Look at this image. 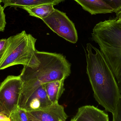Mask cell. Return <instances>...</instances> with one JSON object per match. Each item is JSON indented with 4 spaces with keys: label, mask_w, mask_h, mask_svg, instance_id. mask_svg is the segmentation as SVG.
<instances>
[{
    "label": "cell",
    "mask_w": 121,
    "mask_h": 121,
    "mask_svg": "<svg viewBox=\"0 0 121 121\" xmlns=\"http://www.w3.org/2000/svg\"><path fill=\"white\" fill-rule=\"evenodd\" d=\"M86 73L98 104L113 114L121 94L116 78L100 50L90 43L85 50Z\"/></svg>",
    "instance_id": "1"
},
{
    "label": "cell",
    "mask_w": 121,
    "mask_h": 121,
    "mask_svg": "<svg viewBox=\"0 0 121 121\" xmlns=\"http://www.w3.org/2000/svg\"><path fill=\"white\" fill-rule=\"evenodd\" d=\"M38 66H23L20 75L23 82L18 107H21L29 96L42 85L65 80L71 73V65L60 54L37 51Z\"/></svg>",
    "instance_id": "2"
},
{
    "label": "cell",
    "mask_w": 121,
    "mask_h": 121,
    "mask_svg": "<svg viewBox=\"0 0 121 121\" xmlns=\"http://www.w3.org/2000/svg\"><path fill=\"white\" fill-rule=\"evenodd\" d=\"M91 36L111 69L121 94V26L115 18H109L97 23Z\"/></svg>",
    "instance_id": "3"
},
{
    "label": "cell",
    "mask_w": 121,
    "mask_h": 121,
    "mask_svg": "<svg viewBox=\"0 0 121 121\" xmlns=\"http://www.w3.org/2000/svg\"><path fill=\"white\" fill-rule=\"evenodd\" d=\"M4 53L0 60V70L21 65L35 68L40 61L35 48L37 39L25 30L9 38Z\"/></svg>",
    "instance_id": "4"
},
{
    "label": "cell",
    "mask_w": 121,
    "mask_h": 121,
    "mask_svg": "<svg viewBox=\"0 0 121 121\" xmlns=\"http://www.w3.org/2000/svg\"><path fill=\"white\" fill-rule=\"evenodd\" d=\"M22 85L20 75L8 76L0 85V104L9 118L11 113L18 107Z\"/></svg>",
    "instance_id": "5"
},
{
    "label": "cell",
    "mask_w": 121,
    "mask_h": 121,
    "mask_svg": "<svg viewBox=\"0 0 121 121\" xmlns=\"http://www.w3.org/2000/svg\"><path fill=\"white\" fill-rule=\"evenodd\" d=\"M42 20L60 37L73 44L77 42L78 35L74 24L65 13L55 9L52 14Z\"/></svg>",
    "instance_id": "6"
},
{
    "label": "cell",
    "mask_w": 121,
    "mask_h": 121,
    "mask_svg": "<svg viewBox=\"0 0 121 121\" xmlns=\"http://www.w3.org/2000/svg\"><path fill=\"white\" fill-rule=\"evenodd\" d=\"M26 111L39 121H66L68 117L64 107L59 102L43 108Z\"/></svg>",
    "instance_id": "7"
},
{
    "label": "cell",
    "mask_w": 121,
    "mask_h": 121,
    "mask_svg": "<svg viewBox=\"0 0 121 121\" xmlns=\"http://www.w3.org/2000/svg\"><path fill=\"white\" fill-rule=\"evenodd\" d=\"M52 104L47 95L44 84L29 96L20 108L26 111H33L45 108Z\"/></svg>",
    "instance_id": "8"
},
{
    "label": "cell",
    "mask_w": 121,
    "mask_h": 121,
    "mask_svg": "<svg viewBox=\"0 0 121 121\" xmlns=\"http://www.w3.org/2000/svg\"><path fill=\"white\" fill-rule=\"evenodd\" d=\"M72 119L74 121H109L107 114L90 105L80 107L76 115Z\"/></svg>",
    "instance_id": "9"
},
{
    "label": "cell",
    "mask_w": 121,
    "mask_h": 121,
    "mask_svg": "<svg viewBox=\"0 0 121 121\" xmlns=\"http://www.w3.org/2000/svg\"><path fill=\"white\" fill-rule=\"evenodd\" d=\"M84 10L91 15L106 14L113 13V10L102 0H74Z\"/></svg>",
    "instance_id": "10"
},
{
    "label": "cell",
    "mask_w": 121,
    "mask_h": 121,
    "mask_svg": "<svg viewBox=\"0 0 121 121\" xmlns=\"http://www.w3.org/2000/svg\"><path fill=\"white\" fill-rule=\"evenodd\" d=\"M64 81L65 80H56L44 84L47 95L52 104L59 102L65 90Z\"/></svg>",
    "instance_id": "11"
},
{
    "label": "cell",
    "mask_w": 121,
    "mask_h": 121,
    "mask_svg": "<svg viewBox=\"0 0 121 121\" xmlns=\"http://www.w3.org/2000/svg\"><path fill=\"white\" fill-rule=\"evenodd\" d=\"M57 0H1L4 8L8 6L21 8L24 6H31L46 4L56 5Z\"/></svg>",
    "instance_id": "12"
},
{
    "label": "cell",
    "mask_w": 121,
    "mask_h": 121,
    "mask_svg": "<svg viewBox=\"0 0 121 121\" xmlns=\"http://www.w3.org/2000/svg\"><path fill=\"white\" fill-rule=\"evenodd\" d=\"M52 4H43L31 6H24L21 8L25 10L30 15L40 18L47 17L55 10Z\"/></svg>",
    "instance_id": "13"
},
{
    "label": "cell",
    "mask_w": 121,
    "mask_h": 121,
    "mask_svg": "<svg viewBox=\"0 0 121 121\" xmlns=\"http://www.w3.org/2000/svg\"><path fill=\"white\" fill-rule=\"evenodd\" d=\"M9 119L10 121H29L26 110L19 107L11 113Z\"/></svg>",
    "instance_id": "14"
},
{
    "label": "cell",
    "mask_w": 121,
    "mask_h": 121,
    "mask_svg": "<svg viewBox=\"0 0 121 121\" xmlns=\"http://www.w3.org/2000/svg\"><path fill=\"white\" fill-rule=\"evenodd\" d=\"M113 10V12L116 13L121 11V0H102Z\"/></svg>",
    "instance_id": "15"
},
{
    "label": "cell",
    "mask_w": 121,
    "mask_h": 121,
    "mask_svg": "<svg viewBox=\"0 0 121 121\" xmlns=\"http://www.w3.org/2000/svg\"><path fill=\"white\" fill-rule=\"evenodd\" d=\"M112 114V121H121V97L119 98L115 111Z\"/></svg>",
    "instance_id": "16"
},
{
    "label": "cell",
    "mask_w": 121,
    "mask_h": 121,
    "mask_svg": "<svg viewBox=\"0 0 121 121\" xmlns=\"http://www.w3.org/2000/svg\"><path fill=\"white\" fill-rule=\"evenodd\" d=\"M4 10L3 7L0 4V32L4 31L6 24Z\"/></svg>",
    "instance_id": "17"
},
{
    "label": "cell",
    "mask_w": 121,
    "mask_h": 121,
    "mask_svg": "<svg viewBox=\"0 0 121 121\" xmlns=\"http://www.w3.org/2000/svg\"><path fill=\"white\" fill-rule=\"evenodd\" d=\"M8 41V38L0 39V60L3 56Z\"/></svg>",
    "instance_id": "18"
},
{
    "label": "cell",
    "mask_w": 121,
    "mask_h": 121,
    "mask_svg": "<svg viewBox=\"0 0 121 121\" xmlns=\"http://www.w3.org/2000/svg\"><path fill=\"white\" fill-rule=\"evenodd\" d=\"M9 118L6 116L0 114V121H10Z\"/></svg>",
    "instance_id": "19"
},
{
    "label": "cell",
    "mask_w": 121,
    "mask_h": 121,
    "mask_svg": "<svg viewBox=\"0 0 121 121\" xmlns=\"http://www.w3.org/2000/svg\"><path fill=\"white\" fill-rule=\"evenodd\" d=\"M0 114L5 115V116L8 117L9 118V116H8V114H7V113H6V111H5V109H4V108H3V107L1 106L0 104Z\"/></svg>",
    "instance_id": "20"
},
{
    "label": "cell",
    "mask_w": 121,
    "mask_h": 121,
    "mask_svg": "<svg viewBox=\"0 0 121 121\" xmlns=\"http://www.w3.org/2000/svg\"><path fill=\"white\" fill-rule=\"evenodd\" d=\"M27 114L28 116V118H29V121H39L38 120H37V119H36L35 118H34L31 115L29 114L27 112Z\"/></svg>",
    "instance_id": "21"
},
{
    "label": "cell",
    "mask_w": 121,
    "mask_h": 121,
    "mask_svg": "<svg viewBox=\"0 0 121 121\" xmlns=\"http://www.w3.org/2000/svg\"><path fill=\"white\" fill-rule=\"evenodd\" d=\"M121 17V11L116 13V17L115 19H117Z\"/></svg>",
    "instance_id": "22"
},
{
    "label": "cell",
    "mask_w": 121,
    "mask_h": 121,
    "mask_svg": "<svg viewBox=\"0 0 121 121\" xmlns=\"http://www.w3.org/2000/svg\"><path fill=\"white\" fill-rule=\"evenodd\" d=\"M117 20V22L121 26V17L117 19H116Z\"/></svg>",
    "instance_id": "23"
},
{
    "label": "cell",
    "mask_w": 121,
    "mask_h": 121,
    "mask_svg": "<svg viewBox=\"0 0 121 121\" xmlns=\"http://www.w3.org/2000/svg\"><path fill=\"white\" fill-rule=\"evenodd\" d=\"M64 0H57V1L56 3V5H57L59 3L62 2V1H63Z\"/></svg>",
    "instance_id": "24"
},
{
    "label": "cell",
    "mask_w": 121,
    "mask_h": 121,
    "mask_svg": "<svg viewBox=\"0 0 121 121\" xmlns=\"http://www.w3.org/2000/svg\"><path fill=\"white\" fill-rule=\"evenodd\" d=\"M1 3V0H0V4Z\"/></svg>",
    "instance_id": "25"
},
{
    "label": "cell",
    "mask_w": 121,
    "mask_h": 121,
    "mask_svg": "<svg viewBox=\"0 0 121 121\" xmlns=\"http://www.w3.org/2000/svg\"><path fill=\"white\" fill-rule=\"evenodd\" d=\"M70 121H73V120H72V119H71V120H70Z\"/></svg>",
    "instance_id": "26"
},
{
    "label": "cell",
    "mask_w": 121,
    "mask_h": 121,
    "mask_svg": "<svg viewBox=\"0 0 121 121\" xmlns=\"http://www.w3.org/2000/svg\"></svg>",
    "instance_id": "27"
}]
</instances>
